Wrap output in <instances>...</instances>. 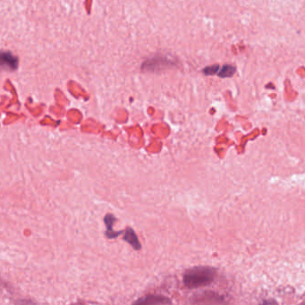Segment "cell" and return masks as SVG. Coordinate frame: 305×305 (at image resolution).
<instances>
[{
    "label": "cell",
    "instance_id": "cell-1",
    "mask_svg": "<svg viewBox=\"0 0 305 305\" xmlns=\"http://www.w3.org/2000/svg\"><path fill=\"white\" fill-rule=\"evenodd\" d=\"M216 276L217 270L214 268L200 266L186 270L183 274V281L188 288H198L210 285Z\"/></svg>",
    "mask_w": 305,
    "mask_h": 305
},
{
    "label": "cell",
    "instance_id": "cell-2",
    "mask_svg": "<svg viewBox=\"0 0 305 305\" xmlns=\"http://www.w3.org/2000/svg\"><path fill=\"white\" fill-rule=\"evenodd\" d=\"M172 302L169 297L159 295H148L141 297L132 305H171Z\"/></svg>",
    "mask_w": 305,
    "mask_h": 305
},
{
    "label": "cell",
    "instance_id": "cell-3",
    "mask_svg": "<svg viewBox=\"0 0 305 305\" xmlns=\"http://www.w3.org/2000/svg\"><path fill=\"white\" fill-rule=\"evenodd\" d=\"M18 67V59L8 51H0V72L3 70L14 71Z\"/></svg>",
    "mask_w": 305,
    "mask_h": 305
},
{
    "label": "cell",
    "instance_id": "cell-4",
    "mask_svg": "<svg viewBox=\"0 0 305 305\" xmlns=\"http://www.w3.org/2000/svg\"><path fill=\"white\" fill-rule=\"evenodd\" d=\"M223 303V297L215 293H204L194 298V304L197 305H220Z\"/></svg>",
    "mask_w": 305,
    "mask_h": 305
},
{
    "label": "cell",
    "instance_id": "cell-5",
    "mask_svg": "<svg viewBox=\"0 0 305 305\" xmlns=\"http://www.w3.org/2000/svg\"><path fill=\"white\" fill-rule=\"evenodd\" d=\"M124 236H123V240L127 242L128 244H130L132 246V248L134 250H140L141 248V244L138 240L136 234L132 230L131 228H126V230L124 231Z\"/></svg>",
    "mask_w": 305,
    "mask_h": 305
},
{
    "label": "cell",
    "instance_id": "cell-6",
    "mask_svg": "<svg viewBox=\"0 0 305 305\" xmlns=\"http://www.w3.org/2000/svg\"><path fill=\"white\" fill-rule=\"evenodd\" d=\"M116 221V218L112 214H108L104 219L106 226H107V231L106 236L109 238H116L119 237V235L122 232H115L113 230V224Z\"/></svg>",
    "mask_w": 305,
    "mask_h": 305
},
{
    "label": "cell",
    "instance_id": "cell-7",
    "mask_svg": "<svg viewBox=\"0 0 305 305\" xmlns=\"http://www.w3.org/2000/svg\"><path fill=\"white\" fill-rule=\"evenodd\" d=\"M236 73V67L231 64H225L222 67L219 66V71L217 74L220 77H231Z\"/></svg>",
    "mask_w": 305,
    "mask_h": 305
},
{
    "label": "cell",
    "instance_id": "cell-8",
    "mask_svg": "<svg viewBox=\"0 0 305 305\" xmlns=\"http://www.w3.org/2000/svg\"><path fill=\"white\" fill-rule=\"evenodd\" d=\"M219 64H215V65L207 66V67L203 69V73L206 74V75H214V74H217L218 71H219Z\"/></svg>",
    "mask_w": 305,
    "mask_h": 305
},
{
    "label": "cell",
    "instance_id": "cell-9",
    "mask_svg": "<svg viewBox=\"0 0 305 305\" xmlns=\"http://www.w3.org/2000/svg\"><path fill=\"white\" fill-rule=\"evenodd\" d=\"M276 305V303H273V304H271L270 303V301H268V302H264L262 305Z\"/></svg>",
    "mask_w": 305,
    "mask_h": 305
},
{
    "label": "cell",
    "instance_id": "cell-10",
    "mask_svg": "<svg viewBox=\"0 0 305 305\" xmlns=\"http://www.w3.org/2000/svg\"><path fill=\"white\" fill-rule=\"evenodd\" d=\"M82 305V304H75V305Z\"/></svg>",
    "mask_w": 305,
    "mask_h": 305
}]
</instances>
